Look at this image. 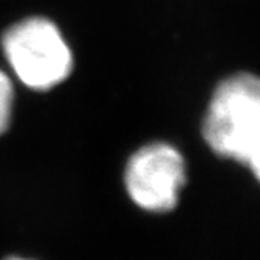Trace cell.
<instances>
[{
  "label": "cell",
  "instance_id": "2",
  "mask_svg": "<svg viewBox=\"0 0 260 260\" xmlns=\"http://www.w3.org/2000/svg\"><path fill=\"white\" fill-rule=\"evenodd\" d=\"M5 58L19 82L33 91H50L74 69V55L61 30L47 17L13 24L2 36Z\"/></svg>",
  "mask_w": 260,
  "mask_h": 260
},
{
  "label": "cell",
  "instance_id": "1",
  "mask_svg": "<svg viewBox=\"0 0 260 260\" xmlns=\"http://www.w3.org/2000/svg\"><path fill=\"white\" fill-rule=\"evenodd\" d=\"M210 149L246 165L260 182V77L237 72L215 88L202 121Z\"/></svg>",
  "mask_w": 260,
  "mask_h": 260
},
{
  "label": "cell",
  "instance_id": "4",
  "mask_svg": "<svg viewBox=\"0 0 260 260\" xmlns=\"http://www.w3.org/2000/svg\"><path fill=\"white\" fill-rule=\"evenodd\" d=\"M14 107V86L10 76L0 69V137H2L13 119Z\"/></svg>",
  "mask_w": 260,
  "mask_h": 260
},
{
  "label": "cell",
  "instance_id": "5",
  "mask_svg": "<svg viewBox=\"0 0 260 260\" xmlns=\"http://www.w3.org/2000/svg\"><path fill=\"white\" fill-rule=\"evenodd\" d=\"M5 260H31V258H25V257H17V255H13V257H8Z\"/></svg>",
  "mask_w": 260,
  "mask_h": 260
},
{
  "label": "cell",
  "instance_id": "3",
  "mask_svg": "<svg viewBox=\"0 0 260 260\" xmlns=\"http://www.w3.org/2000/svg\"><path fill=\"white\" fill-rule=\"evenodd\" d=\"M187 180L182 154L173 144L154 141L141 146L127 160L124 187L141 210L166 213L173 210Z\"/></svg>",
  "mask_w": 260,
  "mask_h": 260
}]
</instances>
